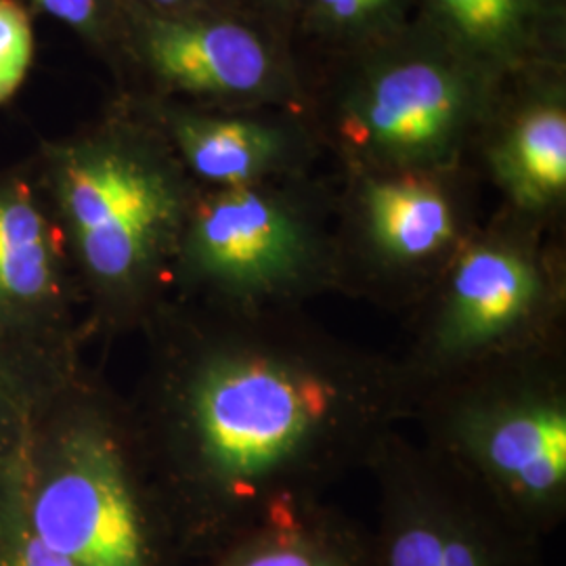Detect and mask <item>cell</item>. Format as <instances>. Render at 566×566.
Here are the masks:
<instances>
[{"instance_id":"1","label":"cell","mask_w":566,"mask_h":566,"mask_svg":"<svg viewBox=\"0 0 566 566\" xmlns=\"http://www.w3.org/2000/svg\"><path fill=\"white\" fill-rule=\"evenodd\" d=\"M23 500L42 544L72 566H163L160 523L133 449L84 371L30 439Z\"/></svg>"},{"instance_id":"2","label":"cell","mask_w":566,"mask_h":566,"mask_svg":"<svg viewBox=\"0 0 566 566\" xmlns=\"http://www.w3.org/2000/svg\"><path fill=\"white\" fill-rule=\"evenodd\" d=\"M39 185L78 294L102 319L139 306L181 229L172 172L137 145L84 139L49 147Z\"/></svg>"},{"instance_id":"3","label":"cell","mask_w":566,"mask_h":566,"mask_svg":"<svg viewBox=\"0 0 566 566\" xmlns=\"http://www.w3.org/2000/svg\"><path fill=\"white\" fill-rule=\"evenodd\" d=\"M170 437L219 483L250 481L303 441L324 411L319 386L277 365L219 359L196 365L166 392Z\"/></svg>"},{"instance_id":"4","label":"cell","mask_w":566,"mask_h":566,"mask_svg":"<svg viewBox=\"0 0 566 566\" xmlns=\"http://www.w3.org/2000/svg\"><path fill=\"white\" fill-rule=\"evenodd\" d=\"M81 298L60 224L34 177L0 172V327L74 334Z\"/></svg>"},{"instance_id":"5","label":"cell","mask_w":566,"mask_h":566,"mask_svg":"<svg viewBox=\"0 0 566 566\" xmlns=\"http://www.w3.org/2000/svg\"><path fill=\"white\" fill-rule=\"evenodd\" d=\"M298 233L282 210L248 189L203 202L185 243L187 263L223 282H271L298 256Z\"/></svg>"},{"instance_id":"6","label":"cell","mask_w":566,"mask_h":566,"mask_svg":"<svg viewBox=\"0 0 566 566\" xmlns=\"http://www.w3.org/2000/svg\"><path fill=\"white\" fill-rule=\"evenodd\" d=\"M81 371L78 332L0 327V474L23 464L42 413Z\"/></svg>"},{"instance_id":"7","label":"cell","mask_w":566,"mask_h":566,"mask_svg":"<svg viewBox=\"0 0 566 566\" xmlns=\"http://www.w3.org/2000/svg\"><path fill=\"white\" fill-rule=\"evenodd\" d=\"M147 53L166 81L191 91L245 93L269 72L261 41L235 23L156 21Z\"/></svg>"},{"instance_id":"8","label":"cell","mask_w":566,"mask_h":566,"mask_svg":"<svg viewBox=\"0 0 566 566\" xmlns=\"http://www.w3.org/2000/svg\"><path fill=\"white\" fill-rule=\"evenodd\" d=\"M462 112L455 78L434 63L411 61L385 72L365 103L369 135L390 149H432L453 130Z\"/></svg>"},{"instance_id":"9","label":"cell","mask_w":566,"mask_h":566,"mask_svg":"<svg viewBox=\"0 0 566 566\" xmlns=\"http://www.w3.org/2000/svg\"><path fill=\"white\" fill-rule=\"evenodd\" d=\"M535 292V273L523 259L493 248L468 252L453 280L451 338L472 344L500 334L525 313Z\"/></svg>"},{"instance_id":"10","label":"cell","mask_w":566,"mask_h":566,"mask_svg":"<svg viewBox=\"0 0 566 566\" xmlns=\"http://www.w3.org/2000/svg\"><path fill=\"white\" fill-rule=\"evenodd\" d=\"M491 464L531 500H547L566 476V420L556 409L507 416L486 439Z\"/></svg>"},{"instance_id":"11","label":"cell","mask_w":566,"mask_h":566,"mask_svg":"<svg viewBox=\"0 0 566 566\" xmlns=\"http://www.w3.org/2000/svg\"><path fill=\"white\" fill-rule=\"evenodd\" d=\"M382 566H512L510 552L483 528L451 514L411 512L388 533Z\"/></svg>"},{"instance_id":"12","label":"cell","mask_w":566,"mask_h":566,"mask_svg":"<svg viewBox=\"0 0 566 566\" xmlns=\"http://www.w3.org/2000/svg\"><path fill=\"white\" fill-rule=\"evenodd\" d=\"M177 139L189 166L208 181L233 189L254 179L277 151L275 135L242 120H185Z\"/></svg>"},{"instance_id":"13","label":"cell","mask_w":566,"mask_h":566,"mask_svg":"<svg viewBox=\"0 0 566 566\" xmlns=\"http://www.w3.org/2000/svg\"><path fill=\"white\" fill-rule=\"evenodd\" d=\"M369 217L376 240L403 259H420L439 250L453 231L446 200L413 182L374 185Z\"/></svg>"},{"instance_id":"14","label":"cell","mask_w":566,"mask_h":566,"mask_svg":"<svg viewBox=\"0 0 566 566\" xmlns=\"http://www.w3.org/2000/svg\"><path fill=\"white\" fill-rule=\"evenodd\" d=\"M507 181L521 198L542 202L566 185V118L542 107L518 124L504 154Z\"/></svg>"},{"instance_id":"15","label":"cell","mask_w":566,"mask_h":566,"mask_svg":"<svg viewBox=\"0 0 566 566\" xmlns=\"http://www.w3.org/2000/svg\"><path fill=\"white\" fill-rule=\"evenodd\" d=\"M217 566H361V560L332 533L287 523L250 535Z\"/></svg>"},{"instance_id":"16","label":"cell","mask_w":566,"mask_h":566,"mask_svg":"<svg viewBox=\"0 0 566 566\" xmlns=\"http://www.w3.org/2000/svg\"><path fill=\"white\" fill-rule=\"evenodd\" d=\"M23 464L0 474V566H72L42 544L28 521Z\"/></svg>"},{"instance_id":"17","label":"cell","mask_w":566,"mask_h":566,"mask_svg":"<svg viewBox=\"0 0 566 566\" xmlns=\"http://www.w3.org/2000/svg\"><path fill=\"white\" fill-rule=\"evenodd\" d=\"M451 23L479 46H506L525 20L526 0H437Z\"/></svg>"},{"instance_id":"18","label":"cell","mask_w":566,"mask_h":566,"mask_svg":"<svg viewBox=\"0 0 566 566\" xmlns=\"http://www.w3.org/2000/svg\"><path fill=\"white\" fill-rule=\"evenodd\" d=\"M34 57V32L25 9L15 0H0V107L25 78Z\"/></svg>"},{"instance_id":"19","label":"cell","mask_w":566,"mask_h":566,"mask_svg":"<svg viewBox=\"0 0 566 566\" xmlns=\"http://www.w3.org/2000/svg\"><path fill=\"white\" fill-rule=\"evenodd\" d=\"M53 15L55 20L63 21L74 28H88L97 20L99 13V0H32Z\"/></svg>"},{"instance_id":"20","label":"cell","mask_w":566,"mask_h":566,"mask_svg":"<svg viewBox=\"0 0 566 566\" xmlns=\"http://www.w3.org/2000/svg\"><path fill=\"white\" fill-rule=\"evenodd\" d=\"M327 13L338 20H357L365 13L378 9L386 0H319Z\"/></svg>"},{"instance_id":"21","label":"cell","mask_w":566,"mask_h":566,"mask_svg":"<svg viewBox=\"0 0 566 566\" xmlns=\"http://www.w3.org/2000/svg\"><path fill=\"white\" fill-rule=\"evenodd\" d=\"M154 2L164 4V7H172V4H179V2H182V0H154Z\"/></svg>"}]
</instances>
